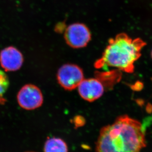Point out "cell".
I'll return each instance as SVG.
<instances>
[{
    "instance_id": "1",
    "label": "cell",
    "mask_w": 152,
    "mask_h": 152,
    "mask_svg": "<svg viewBox=\"0 0 152 152\" xmlns=\"http://www.w3.org/2000/svg\"><path fill=\"white\" fill-rule=\"evenodd\" d=\"M146 145L140 122L127 115L102 128L96 152H140Z\"/></svg>"
},
{
    "instance_id": "2",
    "label": "cell",
    "mask_w": 152,
    "mask_h": 152,
    "mask_svg": "<svg viewBox=\"0 0 152 152\" xmlns=\"http://www.w3.org/2000/svg\"><path fill=\"white\" fill-rule=\"evenodd\" d=\"M145 45L140 39H133L123 34H118L109 41L102 58L96 64V67L113 68L132 73L134 63L140 57Z\"/></svg>"
},
{
    "instance_id": "3",
    "label": "cell",
    "mask_w": 152,
    "mask_h": 152,
    "mask_svg": "<svg viewBox=\"0 0 152 152\" xmlns=\"http://www.w3.org/2000/svg\"><path fill=\"white\" fill-rule=\"evenodd\" d=\"M58 81L66 90L76 89L84 79L83 71L77 65L68 64L62 66L57 75Z\"/></svg>"
},
{
    "instance_id": "4",
    "label": "cell",
    "mask_w": 152,
    "mask_h": 152,
    "mask_svg": "<svg viewBox=\"0 0 152 152\" xmlns=\"http://www.w3.org/2000/svg\"><path fill=\"white\" fill-rule=\"evenodd\" d=\"M19 105L23 109L32 110L42 106L43 102L42 94L40 89L34 85H25L17 94Z\"/></svg>"
},
{
    "instance_id": "5",
    "label": "cell",
    "mask_w": 152,
    "mask_h": 152,
    "mask_svg": "<svg viewBox=\"0 0 152 152\" xmlns=\"http://www.w3.org/2000/svg\"><path fill=\"white\" fill-rule=\"evenodd\" d=\"M65 39L67 44L72 48H83L90 42V32L85 25L75 23L66 28L65 31Z\"/></svg>"
},
{
    "instance_id": "6",
    "label": "cell",
    "mask_w": 152,
    "mask_h": 152,
    "mask_svg": "<svg viewBox=\"0 0 152 152\" xmlns=\"http://www.w3.org/2000/svg\"><path fill=\"white\" fill-rule=\"evenodd\" d=\"M24 58L21 52L16 48L9 46L0 52V64L7 72H15L21 68Z\"/></svg>"
},
{
    "instance_id": "7",
    "label": "cell",
    "mask_w": 152,
    "mask_h": 152,
    "mask_svg": "<svg viewBox=\"0 0 152 152\" xmlns=\"http://www.w3.org/2000/svg\"><path fill=\"white\" fill-rule=\"evenodd\" d=\"M81 97L92 102L101 98L104 93V87L101 81L96 78L84 79L78 87Z\"/></svg>"
},
{
    "instance_id": "8",
    "label": "cell",
    "mask_w": 152,
    "mask_h": 152,
    "mask_svg": "<svg viewBox=\"0 0 152 152\" xmlns=\"http://www.w3.org/2000/svg\"><path fill=\"white\" fill-rule=\"evenodd\" d=\"M43 150L44 152H68L66 143L59 138H51L47 140Z\"/></svg>"
},
{
    "instance_id": "9",
    "label": "cell",
    "mask_w": 152,
    "mask_h": 152,
    "mask_svg": "<svg viewBox=\"0 0 152 152\" xmlns=\"http://www.w3.org/2000/svg\"><path fill=\"white\" fill-rule=\"evenodd\" d=\"M10 85L9 77L7 75L0 69V99L2 98Z\"/></svg>"
},
{
    "instance_id": "10",
    "label": "cell",
    "mask_w": 152,
    "mask_h": 152,
    "mask_svg": "<svg viewBox=\"0 0 152 152\" xmlns=\"http://www.w3.org/2000/svg\"><path fill=\"white\" fill-rule=\"evenodd\" d=\"M151 55H152V53H151Z\"/></svg>"
},
{
    "instance_id": "11",
    "label": "cell",
    "mask_w": 152,
    "mask_h": 152,
    "mask_svg": "<svg viewBox=\"0 0 152 152\" xmlns=\"http://www.w3.org/2000/svg\"></svg>"
}]
</instances>
